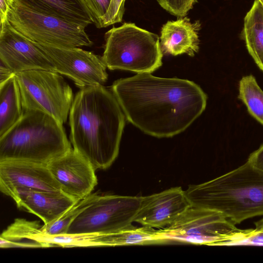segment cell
<instances>
[{"label":"cell","mask_w":263,"mask_h":263,"mask_svg":"<svg viewBox=\"0 0 263 263\" xmlns=\"http://www.w3.org/2000/svg\"><path fill=\"white\" fill-rule=\"evenodd\" d=\"M110 90L126 119L158 138L183 132L206 105V95L194 82L157 77L149 72L118 79Z\"/></svg>","instance_id":"obj_1"},{"label":"cell","mask_w":263,"mask_h":263,"mask_svg":"<svg viewBox=\"0 0 263 263\" xmlns=\"http://www.w3.org/2000/svg\"><path fill=\"white\" fill-rule=\"evenodd\" d=\"M125 118L111 90L103 85L81 88L69 112L73 149L96 170L108 168L119 154Z\"/></svg>","instance_id":"obj_2"},{"label":"cell","mask_w":263,"mask_h":263,"mask_svg":"<svg viewBox=\"0 0 263 263\" xmlns=\"http://www.w3.org/2000/svg\"><path fill=\"white\" fill-rule=\"evenodd\" d=\"M191 205L221 213L236 224L263 215V172L248 160L237 168L185 191Z\"/></svg>","instance_id":"obj_3"},{"label":"cell","mask_w":263,"mask_h":263,"mask_svg":"<svg viewBox=\"0 0 263 263\" xmlns=\"http://www.w3.org/2000/svg\"><path fill=\"white\" fill-rule=\"evenodd\" d=\"M72 148L62 124L41 111H24L21 119L0 137V162L47 165Z\"/></svg>","instance_id":"obj_4"},{"label":"cell","mask_w":263,"mask_h":263,"mask_svg":"<svg viewBox=\"0 0 263 263\" xmlns=\"http://www.w3.org/2000/svg\"><path fill=\"white\" fill-rule=\"evenodd\" d=\"M104 37L102 59L110 70L152 73L162 65L160 37L134 23L114 27Z\"/></svg>","instance_id":"obj_5"},{"label":"cell","mask_w":263,"mask_h":263,"mask_svg":"<svg viewBox=\"0 0 263 263\" xmlns=\"http://www.w3.org/2000/svg\"><path fill=\"white\" fill-rule=\"evenodd\" d=\"M8 20L25 36L37 43L65 48L91 46L85 27L30 9L16 1L11 4Z\"/></svg>","instance_id":"obj_6"},{"label":"cell","mask_w":263,"mask_h":263,"mask_svg":"<svg viewBox=\"0 0 263 263\" xmlns=\"http://www.w3.org/2000/svg\"><path fill=\"white\" fill-rule=\"evenodd\" d=\"M221 213L191 205L173 223L160 229L162 242L176 240L209 246H228L244 230Z\"/></svg>","instance_id":"obj_7"},{"label":"cell","mask_w":263,"mask_h":263,"mask_svg":"<svg viewBox=\"0 0 263 263\" xmlns=\"http://www.w3.org/2000/svg\"><path fill=\"white\" fill-rule=\"evenodd\" d=\"M15 76L24 111H41L62 124L66 122L74 98L71 87L58 72L33 69Z\"/></svg>","instance_id":"obj_8"},{"label":"cell","mask_w":263,"mask_h":263,"mask_svg":"<svg viewBox=\"0 0 263 263\" xmlns=\"http://www.w3.org/2000/svg\"><path fill=\"white\" fill-rule=\"evenodd\" d=\"M142 197L93 193L92 199L69 226L66 234H105L132 226Z\"/></svg>","instance_id":"obj_9"},{"label":"cell","mask_w":263,"mask_h":263,"mask_svg":"<svg viewBox=\"0 0 263 263\" xmlns=\"http://www.w3.org/2000/svg\"><path fill=\"white\" fill-rule=\"evenodd\" d=\"M55 67L81 88L103 85L108 78L102 57L80 48H65L35 43Z\"/></svg>","instance_id":"obj_10"},{"label":"cell","mask_w":263,"mask_h":263,"mask_svg":"<svg viewBox=\"0 0 263 263\" xmlns=\"http://www.w3.org/2000/svg\"><path fill=\"white\" fill-rule=\"evenodd\" d=\"M0 60L14 74L33 69L55 71L35 43L17 31L8 20L0 25Z\"/></svg>","instance_id":"obj_11"},{"label":"cell","mask_w":263,"mask_h":263,"mask_svg":"<svg viewBox=\"0 0 263 263\" xmlns=\"http://www.w3.org/2000/svg\"><path fill=\"white\" fill-rule=\"evenodd\" d=\"M47 165L62 192L75 200L91 194L98 183L96 170L73 148Z\"/></svg>","instance_id":"obj_12"},{"label":"cell","mask_w":263,"mask_h":263,"mask_svg":"<svg viewBox=\"0 0 263 263\" xmlns=\"http://www.w3.org/2000/svg\"><path fill=\"white\" fill-rule=\"evenodd\" d=\"M191 205L185 191L180 186L173 187L142 197L134 222L162 229L173 223Z\"/></svg>","instance_id":"obj_13"},{"label":"cell","mask_w":263,"mask_h":263,"mask_svg":"<svg viewBox=\"0 0 263 263\" xmlns=\"http://www.w3.org/2000/svg\"><path fill=\"white\" fill-rule=\"evenodd\" d=\"M17 187L62 192L46 164L25 161H1V191L7 196Z\"/></svg>","instance_id":"obj_14"},{"label":"cell","mask_w":263,"mask_h":263,"mask_svg":"<svg viewBox=\"0 0 263 263\" xmlns=\"http://www.w3.org/2000/svg\"><path fill=\"white\" fill-rule=\"evenodd\" d=\"M17 206L39 217L44 224L59 219L79 201L63 192H49L17 187L7 195Z\"/></svg>","instance_id":"obj_15"},{"label":"cell","mask_w":263,"mask_h":263,"mask_svg":"<svg viewBox=\"0 0 263 263\" xmlns=\"http://www.w3.org/2000/svg\"><path fill=\"white\" fill-rule=\"evenodd\" d=\"M199 21L192 22L184 16L176 21H169L161 30L160 45L163 54L176 56L187 54L194 57L199 50Z\"/></svg>","instance_id":"obj_16"},{"label":"cell","mask_w":263,"mask_h":263,"mask_svg":"<svg viewBox=\"0 0 263 263\" xmlns=\"http://www.w3.org/2000/svg\"><path fill=\"white\" fill-rule=\"evenodd\" d=\"M40 13L53 15L86 27L93 23L83 0H13Z\"/></svg>","instance_id":"obj_17"},{"label":"cell","mask_w":263,"mask_h":263,"mask_svg":"<svg viewBox=\"0 0 263 263\" xmlns=\"http://www.w3.org/2000/svg\"><path fill=\"white\" fill-rule=\"evenodd\" d=\"M241 37L258 67L263 71V5L255 0L244 18Z\"/></svg>","instance_id":"obj_18"},{"label":"cell","mask_w":263,"mask_h":263,"mask_svg":"<svg viewBox=\"0 0 263 263\" xmlns=\"http://www.w3.org/2000/svg\"><path fill=\"white\" fill-rule=\"evenodd\" d=\"M162 242L158 230L133 225L123 230L108 234H92V247H115L129 245H144Z\"/></svg>","instance_id":"obj_19"},{"label":"cell","mask_w":263,"mask_h":263,"mask_svg":"<svg viewBox=\"0 0 263 263\" xmlns=\"http://www.w3.org/2000/svg\"><path fill=\"white\" fill-rule=\"evenodd\" d=\"M23 114L20 90L14 74L0 84V137L21 119Z\"/></svg>","instance_id":"obj_20"},{"label":"cell","mask_w":263,"mask_h":263,"mask_svg":"<svg viewBox=\"0 0 263 263\" xmlns=\"http://www.w3.org/2000/svg\"><path fill=\"white\" fill-rule=\"evenodd\" d=\"M41 227L36 221L16 219L0 237L1 248H43Z\"/></svg>","instance_id":"obj_21"},{"label":"cell","mask_w":263,"mask_h":263,"mask_svg":"<svg viewBox=\"0 0 263 263\" xmlns=\"http://www.w3.org/2000/svg\"><path fill=\"white\" fill-rule=\"evenodd\" d=\"M238 98L249 114L263 125V91L253 76L243 77L240 80Z\"/></svg>","instance_id":"obj_22"},{"label":"cell","mask_w":263,"mask_h":263,"mask_svg":"<svg viewBox=\"0 0 263 263\" xmlns=\"http://www.w3.org/2000/svg\"><path fill=\"white\" fill-rule=\"evenodd\" d=\"M92 196L93 193H91L80 200L56 220L50 223L44 224L41 227L42 232L48 236L66 234L70 224L88 205Z\"/></svg>","instance_id":"obj_23"},{"label":"cell","mask_w":263,"mask_h":263,"mask_svg":"<svg viewBox=\"0 0 263 263\" xmlns=\"http://www.w3.org/2000/svg\"><path fill=\"white\" fill-rule=\"evenodd\" d=\"M125 0H111L106 13L101 18L98 28L121 22L125 11Z\"/></svg>","instance_id":"obj_24"},{"label":"cell","mask_w":263,"mask_h":263,"mask_svg":"<svg viewBox=\"0 0 263 263\" xmlns=\"http://www.w3.org/2000/svg\"><path fill=\"white\" fill-rule=\"evenodd\" d=\"M164 9L172 15L183 17L186 16L197 0H157Z\"/></svg>","instance_id":"obj_25"},{"label":"cell","mask_w":263,"mask_h":263,"mask_svg":"<svg viewBox=\"0 0 263 263\" xmlns=\"http://www.w3.org/2000/svg\"><path fill=\"white\" fill-rule=\"evenodd\" d=\"M251 245L263 246V230H244L240 235L230 242L228 246Z\"/></svg>","instance_id":"obj_26"},{"label":"cell","mask_w":263,"mask_h":263,"mask_svg":"<svg viewBox=\"0 0 263 263\" xmlns=\"http://www.w3.org/2000/svg\"><path fill=\"white\" fill-rule=\"evenodd\" d=\"M98 28L102 16L108 10L111 0H83Z\"/></svg>","instance_id":"obj_27"},{"label":"cell","mask_w":263,"mask_h":263,"mask_svg":"<svg viewBox=\"0 0 263 263\" xmlns=\"http://www.w3.org/2000/svg\"><path fill=\"white\" fill-rule=\"evenodd\" d=\"M247 160L255 168L263 172V144L251 154Z\"/></svg>","instance_id":"obj_28"},{"label":"cell","mask_w":263,"mask_h":263,"mask_svg":"<svg viewBox=\"0 0 263 263\" xmlns=\"http://www.w3.org/2000/svg\"><path fill=\"white\" fill-rule=\"evenodd\" d=\"M13 0H0V25L8 21L10 6Z\"/></svg>","instance_id":"obj_29"},{"label":"cell","mask_w":263,"mask_h":263,"mask_svg":"<svg viewBox=\"0 0 263 263\" xmlns=\"http://www.w3.org/2000/svg\"><path fill=\"white\" fill-rule=\"evenodd\" d=\"M15 74L6 66L1 62L0 84L3 83Z\"/></svg>","instance_id":"obj_30"},{"label":"cell","mask_w":263,"mask_h":263,"mask_svg":"<svg viewBox=\"0 0 263 263\" xmlns=\"http://www.w3.org/2000/svg\"><path fill=\"white\" fill-rule=\"evenodd\" d=\"M256 228L263 230V218L255 223Z\"/></svg>","instance_id":"obj_31"},{"label":"cell","mask_w":263,"mask_h":263,"mask_svg":"<svg viewBox=\"0 0 263 263\" xmlns=\"http://www.w3.org/2000/svg\"><path fill=\"white\" fill-rule=\"evenodd\" d=\"M258 1H260L261 3V4L263 5V0H258Z\"/></svg>","instance_id":"obj_32"}]
</instances>
